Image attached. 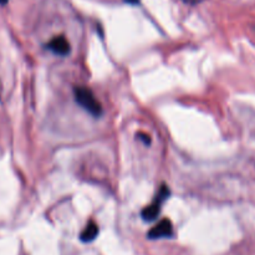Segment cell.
<instances>
[{"label": "cell", "mask_w": 255, "mask_h": 255, "mask_svg": "<svg viewBox=\"0 0 255 255\" xmlns=\"http://www.w3.org/2000/svg\"><path fill=\"white\" fill-rule=\"evenodd\" d=\"M74 95L76 102L80 105L82 109L86 110L89 113H91L95 117H100L102 115V106L94 95V92L86 86H76L74 89Z\"/></svg>", "instance_id": "1"}, {"label": "cell", "mask_w": 255, "mask_h": 255, "mask_svg": "<svg viewBox=\"0 0 255 255\" xmlns=\"http://www.w3.org/2000/svg\"><path fill=\"white\" fill-rule=\"evenodd\" d=\"M169 194H171V192H169V188L166 186V184H163V186L159 188V191H158L157 195H156V198H155V201L149 204V206H147L146 208L142 210V213H141L143 221L153 222L157 219V217L159 215V212H160V207H162V204H163V202L166 201L167 198L169 197Z\"/></svg>", "instance_id": "2"}, {"label": "cell", "mask_w": 255, "mask_h": 255, "mask_svg": "<svg viewBox=\"0 0 255 255\" xmlns=\"http://www.w3.org/2000/svg\"><path fill=\"white\" fill-rule=\"evenodd\" d=\"M173 234V225L172 222L169 219H162L157 225H155L152 229L149 230L147 237L148 239H160V238H169Z\"/></svg>", "instance_id": "3"}, {"label": "cell", "mask_w": 255, "mask_h": 255, "mask_svg": "<svg viewBox=\"0 0 255 255\" xmlns=\"http://www.w3.org/2000/svg\"><path fill=\"white\" fill-rule=\"evenodd\" d=\"M48 49L51 50L54 54L59 55V56H67L71 51V48H70V43L67 41L64 35H60V36H55L54 39L48 43Z\"/></svg>", "instance_id": "4"}, {"label": "cell", "mask_w": 255, "mask_h": 255, "mask_svg": "<svg viewBox=\"0 0 255 255\" xmlns=\"http://www.w3.org/2000/svg\"><path fill=\"white\" fill-rule=\"evenodd\" d=\"M98 235V226L95 222L90 221L87 223V225L85 226V229L82 230L80 235V239L83 241V243H90L94 239H96V237Z\"/></svg>", "instance_id": "5"}, {"label": "cell", "mask_w": 255, "mask_h": 255, "mask_svg": "<svg viewBox=\"0 0 255 255\" xmlns=\"http://www.w3.org/2000/svg\"><path fill=\"white\" fill-rule=\"evenodd\" d=\"M138 138H140L141 141H143L144 144H149L151 143V137H149L148 135H146V133H142V132H140L138 133Z\"/></svg>", "instance_id": "6"}, {"label": "cell", "mask_w": 255, "mask_h": 255, "mask_svg": "<svg viewBox=\"0 0 255 255\" xmlns=\"http://www.w3.org/2000/svg\"><path fill=\"white\" fill-rule=\"evenodd\" d=\"M182 1L186 4H190V5H195V4H199L203 0H182Z\"/></svg>", "instance_id": "7"}, {"label": "cell", "mask_w": 255, "mask_h": 255, "mask_svg": "<svg viewBox=\"0 0 255 255\" xmlns=\"http://www.w3.org/2000/svg\"><path fill=\"white\" fill-rule=\"evenodd\" d=\"M126 1H128V3H131V4H137L138 3V0H126Z\"/></svg>", "instance_id": "8"}, {"label": "cell", "mask_w": 255, "mask_h": 255, "mask_svg": "<svg viewBox=\"0 0 255 255\" xmlns=\"http://www.w3.org/2000/svg\"><path fill=\"white\" fill-rule=\"evenodd\" d=\"M9 0H0V4H1V5H5L6 3H8Z\"/></svg>", "instance_id": "9"}]
</instances>
